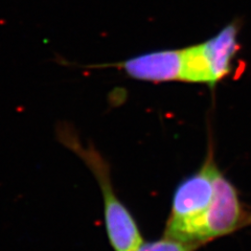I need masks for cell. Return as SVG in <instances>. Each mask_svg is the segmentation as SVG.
Instances as JSON below:
<instances>
[{
  "label": "cell",
  "mask_w": 251,
  "mask_h": 251,
  "mask_svg": "<svg viewBox=\"0 0 251 251\" xmlns=\"http://www.w3.org/2000/svg\"><path fill=\"white\" fill-rule=\"evenodd\" d=\"M54 132L59 143L80 157L96 177L103 196L108 239L114 251H135L144 241L134 218L113 190L105 157L92 143L83 146L75 126L68 122H60Z\"/></svg>",
  "instance_id": "6da1fadb"
},
{
  "label": "cell",
  "mask_w": 251,
  "mask_h": 251,
  "mask_svg": "<svg viewBox=\"0 0 251 251\" xmlns=\"http://www.w3.org/2000/svg\"><path fill=\"white\" fill-rule=\"evenodd\" d=\"M217 169L210 144L199 171L182 180L176 187L163 237L203 244L202 224L214 198V176Z\"/></svg>",
  "instance_id": "7a4b0ae2"
},
{
  "label": "cell",
  "mask_w": 251,
  "mask_h": 251,
  "mask_svg": "<svg viewBox=\"0 0 251 251\" xmlns=\"http://www.w3.org/2000/svg\"><path fill=\"white\" fill-rule=\"evenodd\" d=\"M214 190L213 201L203 220L202 243L229 234L251 221L248 213L243 208L237 188L219 168L215 172Z\"/></svg>",
  "instance_id": "3957f363"
},
{
  "label": "cell",
  "mask_w": 251,
  "mask_h": 251,
  "mask_svg": "<svg viewBox=\"0 0 251 251\" xmlns=\"http://www.w3.org/2000/svg\"><path fill=\"white\" fill-rule=\"evenodd\" d=\"M185 52L184 49L163 50L141 53L119 63L87 65L83 68H107L122 69L128 76L139 81L171 82L182 81L184 75Z\"/></svg>",
  "instance_id": "277c9868"
},
{
  "label": "cell",
  "mask_w": 251,
  "mask_h": 251,
  "mask_svg": "<svg viewBox=\"0 0 251 251\" xmlns=\"http://www.w3.org/2000/svg\"><path fill=\"white\" fill-rule=\"evenodd\" d=\"M239 26L237 23L224 26L217 35L200 43L210 76L211 87L216 86L232 68V61L239 50Z\"/></svg>",
  "instance_id": "5b68a950"
},
{
  "label": "cell",
  "mask_w": 251,
  "mask_h": 251,
  "mask_svg": "<svg viewBox=\"0 0 251 251\" xmlns=\"http://www.w3.org/2000/svg\"><path fill=\"white\" fill-rule=\"evenodd\" d=\"M201 244L192 242H183L163 237V239L153 242L143 243L135 251H195Z\"/></svg>",
  "instance_id": "8992f818"
}]
</instances>
